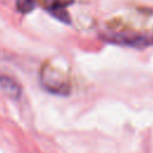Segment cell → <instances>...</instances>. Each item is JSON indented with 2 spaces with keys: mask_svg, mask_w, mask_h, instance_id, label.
<instances>
[{
  "mask_svg": "<svg viewBox=\"0 0 153 153\" xmlns=\"http://www.w3.org/2000/svg\"><path fill=\"white\" fill-rule=\"evenodd\" d=\"M103 39L123 47H131V48H143L148 45H153V36L135 33V32H108L104 33Z\"/></svg>",
  "mask_w": 153,
  "mask_h": 153,
  "instance_id": "2",
  "label": "cell"
},
{
  "mask_svg": "<svg viewBox=\"0 0 153 153\" xmlns=\"http://www.w3.org/2000/svg\"><path fill=\"white\" fill-rule=\"evenodd\" d=\"M41 82L47 91L56 94H67L69 91V82L67 78L50 65H45L42 68Z\"/></svg>",
  "mask_w": 153,
  "mask_h": 153,
  "instance_id": "1",
  "label": "cell"
},
{
  "mask_svg": "<svg viewBox=\"0 0 153 153\" xmlns=\"http://www.w3.org/2000/svg\"><path fill=\"white\" fill-rule=\"evenodd\" d=\"M0 90L10 98H12L13 100H17L20 98L22 96V87L20 85L12 79L8 75L5 74H0Z\"/></svg>",
  "mask_w": 153,
  "mask_h": 153,
  "instance_id": "4",
  "label": "cell"
},
{
  "mask_svg": "<svg viewBox=\"0 0 153 153\" xmlns=\"http://www.w3.org/2000/svg\"><path fill=\"white\" fill-rule=\"evenodd\" d=\"M36 6L35 0H17V8L22 13H27L31 12Z\"/></svg>",
  "mask_w": 153,
  "mask_h": 153,
  "instance_id": "5",
  "label": "cell"
},
{
  "mask_svg": "<svg viewBox=\"0 0 153 153\" xmlns=\"http://www.w3.org/2000/svg\"><path fill=\"white\" fill-rule=\"evenodd\" d=\"M73 2V0H45L44 1V6L45 10L54 16L55 18H57L60 22L63 23H69V16L66 11L67 6H69Z\"/></svg>",
  "mask_w": 153,
  "mask_h": 153,
  "instance_id": "3",
  "label": "cell"
}]
</instances>
